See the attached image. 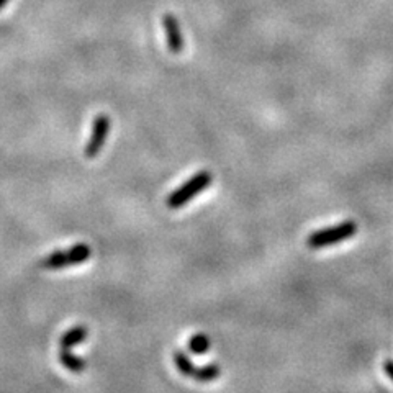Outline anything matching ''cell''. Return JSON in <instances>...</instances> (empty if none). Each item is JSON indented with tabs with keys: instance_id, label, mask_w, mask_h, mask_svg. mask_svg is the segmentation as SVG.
I'll return each mask as SVG.
<instances>
[{
	"instance_id": "cell-9",
	"label": "cell",
	"mask_w": 393,
	"mask_h": 393,
	"mask_svg": "<svg viewBox=\"0 0 393 393\" xmlns=\"http://www.w3.org/2000/svg\"><path fill=\"white\" fill-rule=\"evenodd\" d=\"M222 370H220L218 364H207L202 365V367H197V372L193 375V379L198 382H212L220 377Z\"/></svg>"
},
{
	"instance_id": "cell-10",
	"label": "cell",
	"mask_w": 393,
	"mask_h": 393,
	"mask_svg": "<svg viewBox=\"0 0 393 393\" xmlns=\"http://www.w3.org/2000/svg\"><path fill=\"white\" fill-rule=\"evenodd\" d=\"M210 346H212L210 338L207 335H202V333L193 335L190 339H188V349H190V352L193 354H205L210 349Z\"/></svg>"
},
{
	"instance_id": "cell-11",
	"label": "cell",
	"mask_w": 393,
	"mask_h": 393,
	"mask_svg": "<svg viewBox=\"0 0 393 393\" xmlns=\"http://www.w3.org/2000/svg\"><path fill=\"white\" fill-rule=\"evenodd\" d=\"M384 369H385L387 375H389L390 379L393 380V360H392V359H387V360H385V362H384Z\"/></svg>"
},
{
	"instance_id": "cell-7",
	"label": "cell",
	"mask_w": 393,
	"mask_h": 393,
	"mask_svg": "<svg viewBox=\"0 0 393 393\" xmlns=\"http://www.w3.org/2000/svg\"><path fill=\"white\" fill-rule=\"evenodd\" d=\"M59 362L74 374H80L85 370V360L82 357L75 356L69 349H61V351H59Z\"/></svg>"
},
{
	"instance_id": "cell-8",
	"label": "cell",
	"mask_w": 393,
	"mask_h": 393,
	"mask_svg": "<svg viewBox=\"0 0 393 393\" xmlns=\"http://www.w3.org/2000/svg\"><path fill=\"white\" fill-rule=\"evenodd\" d=\"M174 362L181 374L192 377L193 379V375H195V372H197V365L192 362L190 357H188L187 354H184L182 351H174Z\"/></svg>"
},
{
	"instance_id": "cell-4",
	"label": "cell",
	"mask_w": 393,
	"mask_h": 393,
	"mask_svg": "<svg viewBox=\"0 0 393 393\" xmlns=\"http://www.w3.org/2000/svg\"><path fill=\"white\" fill-rule=\"evenodd\" d=\"M110 133V117L109 115H97L92 125V133H90V138L87 144H85V158L87 159H94L97 154L100 153L102 148L109 138Z\"/></svg>"
},
{
	"instance_id": "cell-3",
	"label": "cell",
	"mask_w": 393,
	"mask_h": 393,
	"mask_svg": "<svg viewBox=\"0 0 393 393\" xmlns=\"http://www.w3.org/2000/svg\"><path fill=\"white\" fill-rule=\"evenodd\" d=\"M90 256H92L90 246L85 243H79L68 251L51 252L50 256L43 259L41 267L48 269V271H59V269H64V267L79 266V264L87 261Z\"/></svg>"
},
{
	"instance_id": "cell-1",
	"label": "cell",
	"mask_w": 393,
	"mask_h": 393,
	"mask_svg": "<svg viewBox=\"0 0 393 393\" xmlns=\"http://www.w3.org/2000/svg\"><path fill=\"white\" fill-rule=\"evenodd\" d=\"M356 233H357V223L348 220V222L331 226V228L313 231V233L308 236V239H306V246L311 247V249H321V247L338 244L341 243V241L352 238Z\"/></svg>"
},
{
	"instance_id": "cell-12",
	"label": "cell",
	"mask_w": 393,
	"mask_h": 393,
	"mask_svg": "<svg viewBox=\"0 0 393 393\" xmlns=\"http://www.w3.org/2000/svg\"><path fill=\"white\" fill-rule=\"evenodd\" d=\"M7 2H9V0H0V9H2V7H4V5H5V4H7Z\"/></svg>"
},
{
	"instance_id": "cell-2",
	"label": "cell",
	"mask_w": 393,
	"mask_h": 393,
	"mask_svg": "<svg viewBox=\"0 0 393 393\" xmlns=\"http://www.w3.org/2000/svg\"><path fill=\"white\" fill-rule=\"evenodd\" d=\"M212 181H213V176L210 174L208 171L197 172L195 176L190 177V179L185 182V184H182L177 190L169 193L166 203H168L169 208H174V210L184 207L192 200L193 197H197L198 193L205 190V188L212 184Z\"/></svg>"
},
{
	"instance_id": "cell-6",
	"label": "cell",
	"mask_w": 393,
	"mask_h": 393,
	"mask_svg": "<svg viewBox=\"0 0 393 393\" xmlns=\"http://www.w3.org/2000/svg\"><path fill=\"white\" fill-rule=\"evenodd\" d=\"M87 335H89L87 326L84 325L74 326L61 336V339H59V346H61V349H71L74 346H79L80 343H84L85 339H87Z\"/></svg>"
},
{
	"instance_id": "cell-5",
	"label": "cell",
	"mask_w": 393,
	"mask_h": 393,
	"mask_svg": "<svg viewBox=\"0 0 393 393\" xmlns=\"http://www.w3.org/2000/svg\"><path fill=\"white\" fill-rule=\"evenodd\" d=\"M163 26L166 33V41H168V48L174 53V55H179L185 46L179 20H177L172 14H166L163 17Z\"/></svg>"
}]
</instances>
